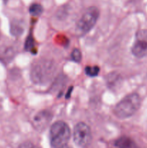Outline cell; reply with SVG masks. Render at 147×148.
Wrapping results in <instances>:
<instances>
[{
    "label": "cell",
    "mask_w": 147,
    "mask_h": 148,
    "mask_svg": "<svg viewBox=\"0 0 147 148\" xmlns=\"http://www.w3.org/2000/svg\"><path fill=\"white\" fill-rule=\"evenodd\" d=\"M56 64L48 59H40L34 64L30 72L33 82L43 85L51 79L56 72Z\"/></svg>",
    "instance_id": "1"
},
{
    "label": "cell",
    "mask_w": 147,
    "mask_h": 148,
    "mask_svg": "<svg viewBox=\"0 0 147 148\" xmlns=\"http://www.w3.org/2000/svg\"><path fill=\"white\" fill-rule=\"evenodd\" d=\"M141 106V98L137 93H131L124 97L116 104L113 110L118 118L124 119L133 115Z\"/></svg>",
    "instance_id": "2"
},
{
    "label": "cell",
    "mask_w": 147,
    "mask_h": 148,
    "mask_svg": "<svg viewBox=\"0 0 147 148\" xmlns=\"http://www.w3.org/2000/svg\"><path fill=\"white\" fill-rule=\"evenodd\" d=\"M70 137V128L66 122L59 121L52 124L50 130V143L52 148L66 147Z\"/></svg>",
    "instance_id": "3"
},
{
    "label": "cell",
    "mask_w": 147,
    "mask_h": 148,
    "mask_svg": "<svg viewBox=\"0 0 147 148\" xmlns=\"http://www.w3.org/2000/svg\"><path fill=\"white\" fill-rule=\"evenodd\" d=\"M99 15L97 7H89L84 12L76 24V32L79 35H84L90 31L96 24Z\"/></svg>",
    "instance_id": "4"
},
{
    "label": "cell",
    "mask_w": 147,
    "mask_h": 148,
    "mask_svg": "<svg viewBox=\"0 0 147 148\" xmlns=\"http://www.w3.org/2000/svg\"><path fill=\"white\" fill-rule=\"evenodd\" d=\"M74 141L81 147H86L92 140V133L89 126L84 122H79L74 129Z\"/></svg>",
    "instance_id": "5"
},
{
    "label": "cell",
    "mask_w": 147,
    "mask_h": 148,
    "mask_svg": "<svg viewBox=\"0 0 147 148\" xmlns=\"http://www.w3.org/2000/svg\"><path fill=\"white\" fill-rule=\"evenodd\" d=\"M131 51L137 58L147 56V30H140L137 32Z\"/></svg>",
    "instance_id": "6"
},
{
    "label": "cell",
    "mask_w": 147,
    "mask_h": 148,
    "mask_svg": "<svg viewBox=\"0 0 147 148\" xmlns=\"http://www.w3.org/2000/svg\"><path fill=\"white\" fill-rule=\"evenodd\" d=\"M52 119V114L48 111H42L37 113L33 119V127L39 131L47 127Z\"/></svg>",
    "instance_id": "7"
},
{
    "label": "cell",
    "mask_w": 147,
    "mask_h": 148,
    "mask_svg": "<svg viewBox=\"0 0 147 148\" xmlns=\"http://www.w3.org/2000/svg\"><path fill=\"white\" fill-rule=\"evenodd\" d=\"M115 145L118 148H140L133 140L127 137H120L115 141Z\"/></svg>",
    "instance_id": "8"
},
{
    "label": "cell",
    "mask_w": 147,
    "mask_h": 148,
    "mask_svg": "<svg viewBox=\"0 0 147 148\" xmlns=\"http://www.w3.org/2000/svg\"><path fill=\"white\" fill-rule=\"evenodd\" d=\"M24 30V27L22 23L20 21H15L12 23L11 25V33L13 36H18L22 33Z\"/></svg>",
    "instance_id": "9"
},
{
    "label": "cell",
    "mask_w": 147,
    "mask_h": 148,
    "mask_svg": "<svg viewBox=\"0 0 147 148\" xmlns=\"http://www.w3.org/2000/svg\"><path fill=\"white\" fill-rule=\"evenodd\" d=\"M29 12H30L31 15L34 16V17H37V16H40L43 13V8L40 4L35 3V4H33L30 6V9H29Z\"/></svg>",
    "instance_id": "10"
},
{
    "label": "cell",
    "mask_w": 147,
    "mask_h": 148,
    "mask_svg": "<svg viewBox=\"0 0 147 148\" xmlns=\"http://www.w3.org/2000/svg\"><path fill=\"white\" fill-rule=\"evenodd\" d=\"M84 72L87 76L93 77L98 75L99 72V68L97 66H88L85 67Z\"/></svg>",
    "instance_id": "11"
},
{
    "label": "cell",
    "mask_w": 147,
    "mask_h": 148,
    "mask_svg": "<svg viewBox=\"0 0 147 148\" xmlns=\"http://www.w3.org/2000/svg\"><path fill=\"white\" fill-rule=\"evenodd\" d=\"M71 57L72 60L74 61L75 62H77V63L80 62L82 60V53H81L80 50L78 49H74L71 54Z\"/></svg>",
    "instance_id": "12"
},
{
    "label": "cell",
    "mask_w": 147,
    "mask_h": 148,
    "mask_svg": "<svg viewBox=\"0 0 147 148\" xmlns=\"http://www.w3.org/2000/svg\"><path fill=\"white\" fill-rule=\"evenodd\" d=\"M34 48V44H33V38L31 36H29L27 38L25 43V49L27 51H33Z\"/></svg>",
    "instance_id": "13"
},
{
    "label": "cell",
    "mask_w": 147,
    "mask_h": 148,
    "mask_svg": "<svg viewBox=\"0 0 147 148\" xmlns=\"http://www.w3.org/2000/svg\"><path fill=\"white\" fill-rule=\"evenodd\" d=\"M19 148H39L37 145H35V144H33V143H30V142H25V143H23L19 146Z\"/></svg>",
    "instance_id": "14"
},
{
    "label": "cell",
    "mask_w": 147,
    "mask_h": 148,
    "mask_svg": "<svg viewBox=\"0 0 147 148\" xmlns=\"http://www.w3.org/2000/svg\"><path fill=\"white\" fill-rule=\"evenodd\" d=\"M63 148H71V147H67V146H66V147H63Z\"/></svg>",
    "instance_id": "15"
},
{
    "label": "cell",
    "mask_w": 147,
    "mask_h": 148,
    "mask_svg": "<svg viewBox=\"0 0 147 148\" xmlns=\"http://www.w3.org/2000/svg\"><path fill=\"white\" fill-rule=\"evenodd\" d=\"M4 1H7V0H4Z\"/></svg>",
    "instance_id": "16"
}]
</instances>
